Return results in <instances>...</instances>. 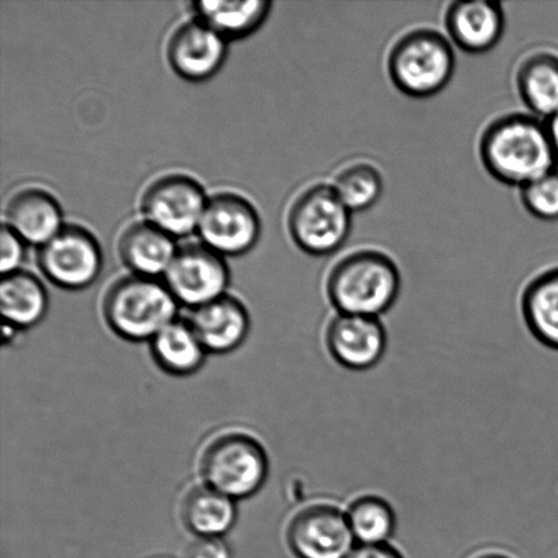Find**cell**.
<instances>
[{"label": "cell", "instance_id": "obj_1", "mask_svg": "<svg viewBox=\"0 0 558 558\" xmlns=\"http://www.w3.org/2000/svg\"><path fill=\"white\" fill-rule=\"evenodd\" d=\"M485 171L523 189L558 168L548 125L532 113H508L486 125L478 145Z\"/></svg>", "mask_w": 558, "mask_h": 558}, {"label": "cell", "instance_id": "obj_2", "mask_svg": "<svg viewBox=\"0 0 558 558\" xmlns=\"http://www.w3.org/2000/svg\"><path fill=\"white\" fill-rule=\"evenodd\" d=\"M401 287V271L390 256L359 250L332 267L326 292L338 314L380 317L396 305Z\"/></svg>", "mask_w": 558, "mask_h": 558}, {"label": "cell", "instance_id": "obj_3", "mask_svg": "<svg viewBox=\"0 0 558 558\" xmlns=\"http://www.w3.org/2000/svg\"><path fill=\"white\" fill-rule=\"evenodd\" d=\"M179 303L156 278L129 276L108 289L102 303L107 325L130 342H151L177 320Z\"/></svg>", "mask_w": 558, "mask_h": 558}, {"label": "cell", "instance_id": "obj_4", "mask_svg": "<svg viewBox=\"0 0 558 558\" xmlns=\"http://www.w3.org/2000/svg\"><path fill=\"white\" fill-rule=\"evenodd\" d=\"M457 58L450 38L420 27L404 33L387 58L388 76L402 95L429 98L439 95L456 74Z\"/></svg>", "mask_w": 558, "mask_h": 558}, {"label": "cell", "instance_id": "obj_5", "mask_svg": "<svg viewBox=\"0 0 558 558\" xmlns=\"http://www.w3.org/2000/svg\"><path fill=\"white\" fill-rule=\"evenodd\" d=\"M204 484L234 501L250 499L269 477V457L256 437L231 430L215 437L202 452Z\"/></svg>", "mask_w": 558, "mask_h": 558}, {"label": "cell", "instance_id": "obj_6", "mask_svg": "<svg viewBox=\"0 0 558 558\" xmlns=\"http://www.w3.org/2000/svg\"><path fill=\"white\" fill-rule=\"evenodd\" d=\"M353 213L331 184H315L290 207L288 231L293 243L311 256H330L341 250L352 232Z\"/></svg>", "mask_w": 558, "mask_h": 558}, {"label": "cell", "instance_id": "obj_7", "mask_svg": "<svg viewBox=\"0 0 558 558\" xmlns=\"http://www.w3.org/2000/svg\"><path fill=\"white\" fill-rule=\"evenodd\" d=\"M37 264L49 282L62 289L82 290L100 277L102 251L89 229L64 226L38 250Z\"/></svg>", "mask_w": 558, "mask_h": 558}, {"label": "cell", "instance_id": "obj_8", "mask_svg": "<svg viewBox=\"0 0 558 558\" xmlns=\"http://www.w3.org/2000/svg\"><path fill=\"white\" fill-rule=\"evenodd\" d=\"M207 196L204 187L187 174H168L153 182L142 196V213L147 222L184 238L198 231Z\"/></svg>", "mask_w": 558, "mask_h": 558}, {"label": "cell", "instance_id": "obj_9", "mask_svg": "<svg viewBox=\"0 0 558 558\" xmlns=\"http://www.w3.org/2000/svg\"><path fill=\"white\" fill-rule=\"evenodd\" d=\"M163 277L178 303L191 310L226 295L231 279L223 256L202 243L180 247Z\"/></svg>", "mask_w": 558, "mask_h": 558}, {"label": "cell", "instance_id": "obj_10", "mask_svg": "<svg viewBox=\"0 0 558 558\" xmlns=\"http://www.w3.org/2000/svg\"><path fill=\"white\" fill-rule=\"evenodd\" d=\"M202 244L221 256L250 253L260 236L258 211L244 196L221 193L207 201L198 227Z\"/></svg>", "mask_w": 558, "mask_h": 558}, {"label": "cell", "instance_id": "obj_11", "mask_svg": "<svg viewBox=\"0 0 558 558\" xmlns=\"http://www.w3.org/2000/svg\"><path fill=\"white\" fill-rule=\"evenodd\" d=\"M287 543L298 558H347L357 544L347 512L330 505H314L295 513Z\"/></svg>", "mask_w": 558, "mask_h": 558}, {"label": "cell", "instance_id": "obj_12", "mask_svg": "<svg viewBox=\"0 0 558 558\" xmlns=\"http://www.w3.org/2000/svg\"><path fill=\"white\" fill-rule=\"evenodd\" d=\"M326 344L343 368L368 371L385 357L387 331L379 317L337 314L327 327Z\"/></svg>", "mask_w": 558, "mask_h": 558}, {"label": "cell", "instance_id": "obj_13", "mask_svg": "<svg viewBox=\"0 0 558 558\" xmlns=\"http://www.w3.org/2000/svg\"><path fill=\"white\" fill-rule=\"evenodd\" d=\"M227 40L195 19L185 22L169 38L167 57L180 78L190 82L210 80L222 68L227 58Z\"/></svg>", "mask_w": 558, "mask_h": 558}, {"label": "cell", "instance_id": "obj_14", "mask_svg": "<svg viewBox=\"0 0 558 558\" xmlns=\"http://www.w3.org/2000/svg\"><path fill=\"white\" fill-rule=\"evenodd\" d=\"M448 38L461 51L480 54L492 51L506 31V11L495 0H459L446 11Z\"/></svg>", "mask_w": 558, "mask_h": 558}, {"label": "cell", "instance_id": "obj_15", "mask_svg": "<svg viewBox=\"0 0 558 558\" xmlns=\"http://www.w3.org/2000/svg\"><path fill=\"white\" fill-rule=\"evenodd\" d=\"M191 327L209 354H228L247 339L251 317L245 305L231 294L191 312Z\"/></svg>", "mask_w": 558, "mask_h": 558}, {"label": "cell", "instance_id": "obj_16", "mask_svg": "<svg viewBox=\"0 0 558 558\" xmlns=\"http://www.w3.org/2000/svg\"><path fill=\"white\" fill-rule=\"evenodd\" d=\"M5 226L25 244L43 247L63 229L62 206L52 194L38 187L20 190L5 207Z\"/></svg>", "mask_w": 558, "mask_h": 558}, {"label": "cell", "instance_id": "obj_17", "mask_svg": "<svg viewBox=\"0 0 558 558\" xmlns=\"http://www.w3.org/2000/svg\"><path fill=\"white\" fill-rule=\"evenodd\" d=\"M174 238L150 222H136L119 240V255L135 276H166L178 254Z\"/></svg>", "mask_w": 558, "mask_h": 558}, {"label": "cell", "instance_id": "obj_18", "mask_svg": "<svg viewBox=\"0 0 558 558\" xmlns=\"http://www.w3.org/2000/svg\"><path fill=\"white\" fill-rule=\"evenodd\" d=\"M0 308L10 330H26L43 322L49 308L46 287L29 271L2 276Z\"/></svg>", "mask_w": 558, "mask_h": 558}, {"label": "cell", "instance_id": "obj_19", "mask_svg": "<svg viewBox=\"0 0 558 558\" xmlns=\"http://www.w3.org/2000/svg\"><path fill=\"white\" fill-rule=\"evenodd\" d=\"M180 513L195 537L223 538L238 521L236 501L206 484L190 489Z\"/></svg>", "mask_w": 558, "mask_h": 558}, {"label": "cell", "instance_id": "obj_20", "mask_svg": "<svg viewBox=\"0 0 558 558\" xmlns=\"http://www.w3.org/2000/svg\"><path fill=\"white\" fill-rule=\"evenodd\" d=\"M517 89L535 118L549 120L558 113V54L535 52L519 65Z\"/></svg>", "mask_w": 558, "mask_h": 558}, {"label": "cell", "instance_id": "obj_21", "mask_svg": "<svg viewBox=\"0 0 558 558\" xmlns=\"http://www.w3.org/2000/svg\"><path fill=\"white\" fill-rule=\"evenodd\" d=\"M158 368L177 377L195 375L205 365L206 349L189 320H174L150 342Z\"/></svg>", "mask_w": 558, "mask_h": 558}, {"label": "cell", "instance_id": "obj_22", "mask_svg": "<svg viewBox=\"0 0 558 558\" xmlns=\"http://www.w3.org/2000/svg\"><path fill=\"white\" fill-rule=\"evenodd\" d=\"M524 323L545 347L558 350V267L541 272L524 288Z\"/></svg>", "mask_w": 558, "mask_h": 558}, {"label": "cell", "instance_id": "obj_23", "mask_svg": "<svg viewBox=\"0 0 558 558\" xmlns=\"http://www.w3.org/2000/svg\"><path fill=\"white\" fill-rule=\"evenodd\" d=\"M196 19L205 22L226 40H239L253 35L265 24L270 14L271 2L250 0V2H194Z\"/></svg>", "mask_w": 558, "mask_h": 558}, {"label": "cell", "instance_id": "obj_24", "mask_svg": "<svg viewBox=\"0 0 558 558\" xmlns=\"http://www.w3.org/2000/svg\"><path fill=\"white\" fill-rule=\"evenodd\" d=\"M347 518L357 545H387L396 534V511L380 496L359 497L349 506Z\"/></svg>", "mask_w": 558, "mask_h": 558}, {"label": "cell", "instance_id": "obj_25", "mask_svg": "<svg viewBox=\"0 0 558 558\" xmlns=\"http://www.w3.org/2000/svg\"><path fill=\"white\" fill-rule=\"evenodd\" d=\"M331 185L353 215L372 209L385 193V179L369 162L350 163L338 172Z\"/></svg>", "mask_w": 558, "mask_h": 558}, {"label": "cell", "instance_id": "obj_26", "mask_svg": "<svg viewBox=\"0 0 558 558\" xmlns=\"http://www.w3.org/2000/svg\"><path fill=\"white\" fill-rule=\"evenodd\" d=\"M524 209L541 221H558V168L521 189Z\"/></svg>", "mask_w": 558, "mask_h": 558}, {"label": "cell", "instance_id": "obj_27", "mask_svg": "<svg viewBox=\"0 0 558 558\" xmlns=\"http://www.w3.org/2000/svg\"><path fill=\"white\" fill-rule=\"evenodd\" d=\"M0 248H2V259H0L2 276L20 271L25 258V243L5 223L2 228V234H0Z\"/></svg>", "mask_w": 558, "mask_h": 558}, {"label": "cell", "instance_id": "obj_28", "mask_svg": "<svg viewBox=\"0 0 558 558\" xmlns=\"http://www.w3.org/2000/svg\"><path fill=\"white\" fill-rule=\"evenodd\" d=\"M182 558H231V548L223 538L195 537Z\"/></svg>", "mask_w": 558, "mask_h": 558}, {"label": "cell", "instance_id": "obj_29", "mask_svg": "<svg viewBox=\"0 0 558 558\" xmlns=\"http://www.w3.org/2000/svg\"><path fill=\"white\" fill-rule=\"evenodd\" d=\"M347 558H403L390 544L357 545Z\"/></svg>", "mask_w": 558, "mask_h": 558}, {"label": "cell", "instance_id": "obj_30", "mask_svg": "<svg viewBox=\"0 0 558 558\" xmlns=\"http://www.w3.org/2000/svg\"><path fill=\"white\" fill-rule=\"evenodd\" d=\"M546 125H548L551 144H554L558 163V113H556L554 118L546 120Z\"/></svg>", "mask_w": 558, "mask_h": 558}, {"label": "cell", "instance_id": "obj_31", "mask_svg": "<svg viewBox=\"0 0 558 558\" xmlns=\"http://www.w3.org/2000/svg\"><path fill=\"white\" fill-rule=\"evenodd\" d=\"M477 558H510V557H506V556H501V555H486V556H481Z\"/></svg>", "mask_w": 558, "mask_h": 558}]
</instances>
